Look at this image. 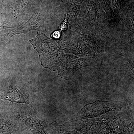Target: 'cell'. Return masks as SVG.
<instances>
[{
	"instance_id": "cell-3",
	"label": "cell",
	"mask_w": 134,
	"mask_h": 134,
	"mask_svg": "<svg viewBox=\"0 0 134 134\" xmlns=\"http://www.w3.org/2000/svg\"><path fill=\"white\" fill-rule=\"evenodd\" d=\"M40 21V18L38 15H33L28 21L21 27L16 30L8 34L7 35L10 38L16 34L26 33L31 31L38 30L39 28V23Z\"/></svg>"
},
{
	"instance_id": "cell-1",
	"label": "cell",
	"mask_w": 134,
	"mask_h": 134,
	"mask_svg": "<svg viewBox=\"0 0 134 134\" xmlns=\"http://www.w3.org/2000/svg\"><path fill=\"white\" fill-rule=\"evenodd\" d=\"M126 104L116 101H97L85 106L78 114L86 118L98 117L107 112L125 109Z\"/></svg>"
},
{
	"instance_id": "cell-2",
	"label": "cell",
	"mask_w": 134,
	"mask_h": 134,
	"mask_svg": "<svg viewBox=\"0 0 134 134\" xmlns=\"http://www.w3.org/2000/svg\"><path fill=\"white\" fill-rule=\"evenodd\" d=\"M9 100L12 103H25L30 104L28 98L16 88L3 86L0 89V100Z\"/></svg>"
},
{
	"instance_id": "cell-4",
	"label": "cell",
	"mask_w": 134,
	"mask_h": 134,
	"mask_svg": "<svg viewBox=\"0 0 134 134\" xmlns=\"http://www.w3.org/2000/svg\"><path fill=\"white\" fill-rule=\"evenodd\" d=\"M26 124L31 129L38 131L39 132H44L43 126L37 120L34 119H27L26 121Z\"/></svg>"
}]
</instances>
